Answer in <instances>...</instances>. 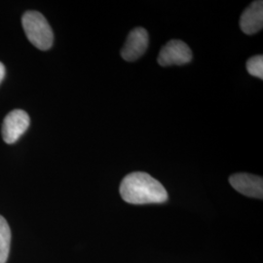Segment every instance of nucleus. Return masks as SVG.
<instances>
[{
  "mask_svg": "<svg viewBox=\"0 0 263 263\" xmlns=\"http://www.w3.org/2000/svg\"><path fill=\"white\" fill-rule=\"evenodd\" d=\"M120 194L125 202L134 205L157 204L168 200L165 187L157 179L142 172L132 173L123 179Z\"/></svg>",
  "mask_w": 263,
  "mask_h": 263,
  "instance_id": "obj_1",
  "label": "nucleus"
},
{
  "mask_svg": "<svg viewBox=\"0 0 263 263\" xmlns=\"http://www.w3.org/2000/svg\"><path fill=\"white\" fill-rule=\"evenodd\" d=\"M23 28L29 42L35 47L46 51L52 47L54 33L46 18L37 11H28L22 18Z\"/></svg>",
  "mask_w": 263,
  "mask_h": 263,
  "instance_id": "obj_2",
  "label": "nucleus"
},
{
  "mask_svg": "<svg viewBox=\"0 0 263 263\" xmlns=\"http://www.w3.org/2000/svg\"><path fill=\"white\" fill-rule=\"evenodd\" d=\"M29 124L30 119L26 111L15 109L8 113L2 125L3 140L8 144L16 142L28 130Z\"/></svg>",
  "mask_w": 263,
  "mask_h": 263,
  "instance_id": "obj_3",
  "label": "nucleus"
},
{
  "mask_svg": "<svg viewBox=\"0 0 263 263\" xmlns=\"http://www.w3.org/2000/svg\"><path fill=\"white\" fill-rule=\"evenodd\" d=\"M192 60L190 48L180 40H171L161 49L157 62L160 66H182Z\"/></svg>",
  "mask_w": 263,
  "mask_h": 263,
  "instance_id": "obj_4",
  "label": "nucleus"
},
{
  "mask_svg": "<svg viewBox=\"0 0 263 263\" xmlns=\"http://www.w3.org/2000/svg\"><path fill=\"white\" fill-rule=\"evenodd\" d=\"M149 36L146 29L136 28L129 33L121 50V56L127 62L139 60L147 50Z\"/></svg>",
  "mask_w": 263,
  "mask_h": 263,
  "instance_id": "obj_5",
  "label": "nucleus"
},
{
  "mask_svg": "<svg viewBox=\"0 0 263 263\" xmlns=\"http://www.w3.org/2000/svg\"><path fill=\"white\" fill-rule=\"evenodd\" d=\"M229 182L232 187L248 197L262 199L263 179L250 174H235L230 177Z\"/></svg>",
  "mask_w": 263,
  "mask_h": 263,
  "instance_id": "obj_6",
  "label": "nucleus"
},
{
  "mask_svg": "<svg viewBox=\"0 0 263 263\" xmlns=\"http://www.w3.org/2000/svg\"><path fill=\"white\" fill-rule=\"evenodd\" d=\"M263 27V2L261 0L254 1L247 9L245 10L240 19V28L242 31L252 35Z\"/></svg>",
  "mask_w": 263,
  "mask_h": 263,
  "instance_id": "obj_7",
  "label": "nucleus"
},
{
  "mask_svg": "<svg viewBox=\"0 0 263 263\" xmlns=\"http://www.w3.org/2000/svg\"><path fill=\"white\" fill-rule=\"evenodd\" d=\"M11 230L6 219L0 216V263H6L9 256Z\"/></svg>",
  "mask_w": 263,
  "mask_h": 263,
  "instance_id": "obj_8",
  "label": "nucleus"
},
{
  "mask_svg": "<svg viewBox=\"0 0 263 263\" xmlns=\"http://www.w3.org/2000/svg\"><path fill=\"white\" fill-rule=\"evenodd\" d=\"M247 69L251 76L263 79L262 55H257L249 59L247 62Z\"/></svg>",
  "mask_w": 263,
  "mask_h": 263,
  "instance_id": "obj_9",
  "label": "nucleus"
},
{
  "mask_svg": "<svg viewBox=\"0 0 263 263\" xmlns=\"http://www.w3.org/2000/svg\"><path fill=\"white\" fill-rule=\"evenodd\" d=\"M5 72H6V70H5V66H4V65L0 62V83L2 82V80H3L4 76H5Z\"/></svg>",
  "mask_w": 263,
  "mask_h": 263,
  "instance_id": "obj_10",
  "label": "nucleus"
}]
</instances>
